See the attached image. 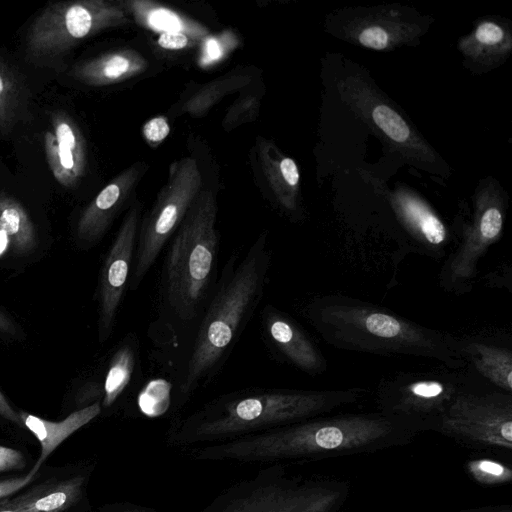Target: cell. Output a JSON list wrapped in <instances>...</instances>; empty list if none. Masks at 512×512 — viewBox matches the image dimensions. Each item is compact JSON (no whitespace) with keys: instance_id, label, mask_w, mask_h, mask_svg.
<instances>
[{"instance_id":"b9f144b4","label":"cell","mask_w":512,"mask_h":512,"mask_svg":"<svg viewBox=\"0 0 512 512\" xmlns=\"http://www.w3.org/2000/svg\"><path fill=\"white\" fill-rule=\"evenodd\" d=\"M8 242H9V239L6 236V234L4 232L0 231V254L5 250Z\"/></svg>"},{"instance_id":"d6a6232c","label":"cell","mask_w":512,"mask_h":512,"mask_svg":"<svg viewBox=\"0 0 512 512\" xmlns=\"http://www.w3.org/2000/svg\"><path fill=\"white\" fill-rule=\"evenodd\" d=\"M358 40L360 44L367 48L382 50L389 45L390 35L382 27L370 26L360 32Z\"/></svg>"},{"instance_id":"ffe728a7","label":"cell","mask_w":512,"mask_h":512,"mask_svg":"<svg viewBox=\"0 0 512 512\" xmlns=\"http://www.w3.org/2000/svg\"><path fill=\"white\" fill-rule=\"evenodd\" d=\"M257 153L262 173L277 203L286 212L296 211L300 174L295 161L263 139Z\"/></svg>"},{"instance_id":"2e32d148","label":"cell","mask_w":512,"mask_h":512,"mask_svg":"<svg viewBox=\"0 0 512 512\" xmlns=\"http://www.w3.org/2000/svg\"><path fill=\"white\" fill-rule=\"evenodd\" d=\"M398 218L409 236L411 252L435 260L445 257L450 243L449 230L432 209L421 200L400 194L394 201Z\"/></svg>"},{"instance_id":"8fae6325","label":"cell","mask_w":512,"mask_h":512,"mask_svg":"<svg viewBox=\"0 0 512 512\" xmlns=\"http://www.w3.org/2000/svg\"><path fill=\"white\" fill-rule=\"evenodd\" d=\"M503 224V212L495 204H485L476 211L441 267L439 284L443 290L456 295L472 290L478 263L501 237Z\"/></svg>"},{"instance_id":"74e56055","label":"cell","mask_w":512,"mask_h":512,"mask_svg":"<svg viewBox=\"0 0 512 512\" xmlns=\"http://www.w3.org/2000/svg\"><path fill=\"white\" fill-rule=\"evenodd\" d=\"M0 416L17 425H21V419L18 413L10 406L2 392L0 391Z\"/></svg>"},{"instance_id":"5b68a950","label":"cell","mask_w":512,"mask_h":512,"mask_svg":"<svg viewBox=\"0 0 512 512\" xmlns=\"http://www.w3.org/2000/svg\"><path fill=\"white\" fill-rule=\"evenodd\" d=\"M363 387L324 390L252 388L222 395L187 418L181 434L217 439L270 430L323 416L361 400Z\"/></svg>"},{"instance_id":"9a60e30c","label":"cell","mask_w":512,"mask_h":512,"mask_svg":"<svg viewBox=\"0 0 512 512\" xmlns=\"http://www.w3.org/2000/svg\"><path fill=\"white\" fill-rule=\"evenodd\" d=\"M52 131L44 135L48 165L55 179L73 188L84 176L87 166L86 145L76 123L65 113L52 116Z\"/></svg>"},{"instance_id":"cb8c5ba5","label":"cell","mask_w":512,"mask_h":512,"mask_svg":"<svg viewBox=\"0 0 512 512\" xmlns=\"http://www.w3.org/2000/svg\"><path fill=\"white\" fill-rule=\"evenodd\" d=\"M0 231L18 253H27L36 245L35 228L25 208L6 193H0Z\"/></svg>"},{"instance_id":"7a4b0ae2","label":"cell","mask_w":512,"mask_h":512,"mask_svg":"<svg viewBox=\"0 0 512 512\" xmlns=\"http://www.w3.org/2000/svg\"><path fill=\"white\" fill-rule=\"evenodd\" d=\"M304 315L327 344L340 350L427 358L452 369L467 367L458 337L362 299L340 293L317 296L305 305Z\"/></svg>"},{"instance_id":"484cf974","label":"cell","mask_w":512,"mask_h":512,"mask_svg":"<svg viewBox=\"0 0 512 512\" xmlns=\"http://www.w3.org/2000/svg\"><path fill=\"white\" fill-rule=\"evenodd\" d=\"M22 105L20 85L0 58V129L8 131L15 123Z\"/></svg>"},{"instance_id":"5bb4252c","label":"cell","mask_w":512,"mask_h":512,"mask_svg":"<svg viewBox=\"0 0 512 512\" xmlns=\"http://www.w3.org/2000/svg\"><path fill=\"white\" fill-rule=\"evenodd\" d=\"M147 169L145 163L136 162L115 176L97 194L78 220L76 236L79 241L90 245L102 238Z\"/></svg>"},{"instance_id":"ab89813d","label":"cell","mask_w":512,"mask_h":512,"mask_svg":"<svg viewBox=\"0 0 512 512\" xmlns=\"http://www.w3.org/2000/svg\"><path fill=\"white\" fill-rule=\"evenodd\" d=\"M0 512H25L18 500V497H15L10 500H1L0 501Z\"/></svg>"},{"instance_id":"d6986e66","label":"cell","mask_w":512,"mask_h":512,"mask_svg":"<svg viewBox=\"0 0 512 512\" xmlns=\"http://www.w3.org/2000/svg\"><path fill=\"white\" fill-rule=\"evenodd\" d=\"M100 412L101 405L98 401L72 412L65 419L57 422L20 412L22 425L36 437L41 446L40 456L33 467L39 469L64 440L96 418Z\"/></svg>"},{"instance_id":"4fadbf2b","label":"cell","mask_w":512,"mask_h":512,"mask_svg":"<svg viewBox=\"0 0 512 512\" xmlns=\"http://www.w3.org/2000/svg\"><path fill=\"white\" fill-rule=\"evenodd\" d=\"M262 331L268 347L281 362L310 376L327 371L328 363L320 348L285 312L266 305L262 311Z\"/></svg>"},{"instance_id":"ba28073f","label":"cell","mask_w":512,"mask_h":512,"mask_svg":"<svg viewBox=\"0 0 512 512\" xmlns=\"http://www.w3.org/2000/svg\"><path fill=\"white\" fill-rule=\"evenodd\" d=\"M201 190L202 174L194 158L184 157L170 165L167 182L139 224L129 290L139 288Z\"/></svg>"},{"instance_id":"1f68e13d","label":"cell","mask_w":512,"mask_h":512,"mask_svg":"<svg viewBox=\"0 0 512 512\" xmlns=\"http://www.w3.org/2000/svg\"><path fill=\"white\" fill-rule=\"evenodd\" d=\"M144 138L151 145L160 144L170 133V125L163 116L148 120L142 129Z\"/></svg>"},{"instance_id":"6da1fadb","label":"cell","mask_w":512,"mask_h":512,"mask_svg":"<svg viewBox=\"0 0 512 512\" xmlns=\"http://www.w3.org/2000/svg\"><path fill=\"white\" fill-rule=\"evenodd\" d=\"M272 250L261 233L225 264L195 327L178 373L176 397L187 400L218 374L259 305L268 282Z\"/></svg>"},{"instance_id":"f35d334b","label":"cell","mask_w":512,"mask_h":512,"mask_svg":"<svg viewBox=\"0 0 512 512\" xmlns=\"http://www.w3.org/2000/svg\"><path fill=\"white\" fill-rule=\"evenodd\" d=\"M459 512H512V506L510 504L484 506L479 508L465 509Z\"/></svg>"},{"instance_id":"8d00e7d4","label":"cell","mask_w":512,"mask_h":512,"mask_svg":"<svg viewBox=\"0 0 512 512\" xmlns=\"http://www.w3.org/2000/svg\"><path fill=\"white\" fill-rule=\"evenodd\" d=\"M509 269H511L509 266L507 268H499L490 273L489 275L487 274L486 276H484L483 279L485 280V283L491 287H504L505 284H508V286L510 287L511 284L505 281V272L508 271Z\"/></svg>"},{"instance_id":"30bf717a","label":"cell","mask_w":512,"mask_h":512,"mask_svg":"<svg viewBox=\"0 0 512 512\" xmlns=\"http://www.w3.org/2000/svg\"><path fill=\"white\" fill-rule=\"evenodd\" d=\"M438 433L471 449L512 451V393L479 388L461 393L442 419Z\"/></svg>"},{"instance_id":"83f0119b","label":"cell","mask_w":512,"mask_h":512,"mask_svg":"<svg viewBox=\"0 0 512 512\" xmlns=\"http://www.w3.org/2000/svg\"><path fill=\"white\" fill-rule=\"evenodd\" d=\"M372 119L375 124L393 141L406 143L411 132L403 118L391 107L378 104L372 110Z\"/></svg>"},{"instance_id":"8992f818","label":"cell","mask_w":512,"mask_h":512,"mask_svg":"<svg viewBox=\"0 0 512 512\" xmlns=\"http://www.w3.org/2000/svg\"><path fill=\"white\" fill-rule=\"evenodd\" d=\"M349 490L345 481L290 475L275 465L230 488L203 512H338Z\"/></svg>"},{"instance_id":"f1b7e54d","label":"cell","mask_w":512,"mask_h":512,"mask_svg":"<svg viewBox=\"0 0 512 512\" xmlns=\"http://www.w3.org/2000/svg\"><path fill=\"white\" fill-rule=\"evenodd\" d=\"M236 44L237 38L230 31L216 36L208 35L200 44L198 64L207 67L218 63L236 47Z\"/></svg>"},{"instance_id":"3957f363","label":"cell","mask_w":512,"mask_h":512,"mask_svg":"<svg viewBox=\"0 0 512 512\" xmlns=\"http://www.w3.org/2000/svg\"><path fill=\"white\" fill-rule=\"evenodd\" d=\"M418 434L377 411L319 416L208 447L199 456L236 460L322 459L401 447Z\"/></svg>"},{"instance_id":"7c38bea8","label":"cell","mask_w":512,"mask_h":512,"mask_svg":"<svg viewBox=\"0 0 512 512\" xmlns=\"http://www.w3.org/2000/svg\"><path fill=\"white\" fill-rule=\"evenodd\" d=\"M141 205L128 209L107 252L99 280V340L106 341L113 330L117 312L129 283L139 224Z\"/></svg>"},{"instance_id":"277c9868","label":"cell","mask_w":512,"mask_h":512,"mask_svg":"<svg viewBox=\"0 0 512 512\" xmlns=\"http://www.w3.org/2000/svg\"><path fill=\"white\" fill-rule=\"evenodd\" d=\"M217 209L214 193L202 189L168 242L158 323L169 338L179 339L187 331L193 335L217 281Z\"/></svg>"},{"instance_id":"e0dca14e","label":"cell","mask_w":512,"mask_h":512,"mask_svg":"<svg viewBox=\"0 0 512 512\" xmlns=\"http://www.w3.org/2000/svg\"><path fill=\"white\" fill-rule=\"evenodd\" d=\"M148 67L138 51L128 48L113 50L77 64L73 75L80 82L94 87L120 83L140 75Z\"/></svg>"},{"instance_id":"9c48e42d","label":"cell","mask_w":512,"mask_h":512,"mask_svg":"<svg viewBox=\"0 0 512 512\" xmlns=\"http://www.w3.org/2000/svg\"><path fill=\"white\" fill-rule=\"evenodd\" d=\"M122 2L80 0L48 5L27 34V51L34 59H54L85 38L131 23Z\"/></svg>"},{"instance_id":"4316f807","label":"cell","mask_w":512,"mask_h":512,"mask_svg":"<svg viewBox=\"0 0 512 512\" xmlns=\"http://www.w3.org/2000/svg\"><path fill=\"white\" fill-rule=\"evenodd\" d=\"M465 467L471 478L482 485H502L512 480L511 467L491 458L471 459Z\"/></svg>"},{"instance_id":"7402d4cb","label":"cell","mask_w":512,"mask_h":512,"mask_svg":"<svg viewBox=\"0 0 512 512\" xmlns=\"http://www.w3.org/2000/svg\"><path fill=\"white\" fill-rule=\"evenodd\" d=\"M138 360L139 343L135 334L130 333L110 360L104 381V407L112 405L132 384Z\"/></svg>"},{"instance_id":"ac0fdd59","label":"cell","mask_w":512,"mask_h":512,"mask_svg":"<svg viewBox=\"0 0 512 512\" xmlns=\"http://www.w3.org/2000/svg\"><path fill=\"white\" fill-rule=\"evenodd\" d=\"M460 353L467 367L497 390L512 393L511 348L475 338H459Z\"/></svg>"},{"instance_id":"4dcf8cb0","label":"cell","mask_w":512,"mask_h":512,"mask_svg":"<svg viewBox=\"0 0 512 512\" xmlns=\"http://www.w3.org/2000/svg\"><path fill=\"white\" fill-rule=\"evenodd\" d=\"M201 40L196 39L182 32H167L158 34L157 44L165 50H183L193 48L201 44Z\"/></svg>"},{"instance_id":"44dd1931","label":"cell","mask_w":512,"mask_h":512,"mask_svg":"<svg viewBox=\"0 0 512 512\" xmlns=\"http://www.w3.org/2000/svg\"><path fill=\"white\" fill-rule=\"evenodd\" d=\"M134 22L158 34L182 32L203 41L210 32L200 22L151 0L121 1Z\"/></svg>"},{"instance_id":"60d3db41","label":"cell","mask_w":512,"mask_h":512,"mask_svg":"<svg viewBox=\"0 0 512 512\" xmlns=\"http://www.w3.org/2000/svg\"><path fill=\"white\" fill-rule=\"evenodd\" d=\"M0 332L15 335L16 329L12 321L0 310Z\"/></svg>"},{"instance_id":"d4e9b609","label":"cell","mask_w":512,"mask_h":512,"mask_svg":"<svg viewBox=\"0 0 512 512\" xmlns=\"http://www.w3.org/2000/svg\"><path fill=\"white\" fill-rule=\"evenodd\" d=\"M251 82V76L234 72L214 79L196 90L181 106L179 113L193 117L205 115L212 106L225 96L243 89Z\"/></svg>"},{"instance_id":"f546056e","label":"cell","mask_w":512,"mask_h":512,"mask_svg":"<svg viewBox=\"0 0 512 512\" xmlns=\"http://www.w3.org/2000/svg\"><path fill=\"white\" fill-rule=\"evenodd\" d=\"M259 108V95L239 97L227 110L222 121L223 129L228 131L243 123L254 121L259 114Z\"/></svg>"},{"instance_id":"52a82bcc","label":"cell","mask_w":512,"mask_h":512,"mask_svg":"<svg viewBox=\"0 0 512 512\" xmlns=\"http://www.w3.org/2000/svg\"><path fill=\"white\" fill-rule=\"evenodd\" d=\"M471 372L469 367L452 369L440 365L386 376L376 389V411L419 434L438 432L453 401L461 393L477 388Z\"/></svg>"},{"instance_id":"836d02e7","label":"cell","mask_w":512,"mask_h":512,"mask_svg":"<svg viewBox=\"0 0 512 512\" xmlns=\"http://www.w3.org/2000/svg\"><path fill=\"white\" fill-rule=\"evenodd\" d=\"M475 38L484 46H495L504 39V30L496 23L484 22L478 25Z\"/></svg>"},{"instance_id":"d590c367","label":"cell","mask_w":512,"mask_h":512,"mask_svg":"<svg viewBox=\"0 0 512 512\" xmlns=\"http://www.w3.org/2000/svg\"><path fill=\"white\" fill-rule=\"evenodd\" d=\"M25 465V457L20 451L0 445V472L22 469Z\"/></svg>"},{"instance_id":"e575fe53","label":"cell","mask_w":512,"mask_h":512,"mask_svg":"<svg viewBox=\"0 0 512 512\" xmlns=\"http://www.w3.org/2000/svg\"><path fill=\"white\" fill-rule=\"evenodd\" d=\"M39 469L32 467V469L24 476L8 478L0 481V501L6 499L8 496L21 490L29 483H31Z\"/></svg>"},{"instance_id":"603a6c76","label":"cell","mask_w":512,"mask_h":512,"mask_svg":"<svg viewBox=\"0 0 512 512\" xmlns=\"http://www.w3.org/2000/svg\"><path fill=\"white\" fill-rule=\"evenodd\" d=\"M84 478L76 476L52 486H40L18 496L25 512H63L73 505L81 494Z\"/></svg>"}]
</instances>
